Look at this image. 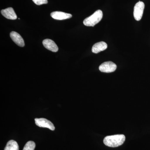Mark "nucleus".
Returning a JSON list of instances; mask_svg holds the SVG:
<instances>
[{
  "mask_svg": "<svg viewBox=\"0 0 150 150\" xmlns=\"http://www.w3.org/2000/svg\"><path fill=\"white\" fill-rule=\"evenodd\" d=\"M4 150H19L18 144L13 140H10L6 145Z\"/></svg>",
  "mask_w": 150,
  "mask_h": 150,
  "instance_id": "9b49d317",
  "label": "nucleus"
},
{
  "mask_svg": "<svg viewBox=\"0 0 150 150\" xmlns=\"http://www.w3.org/2000/svg\"><path fill=\"white\" fill-rule=\"evenodd\" d=\"M51 16L53 18L59 20L67 19L71 18L72 15L71 14L66 13L61 11H54L51 13Z\"/></svg>",
  "mask_w": 150,
  "mask_h": 150,
  "instance_id": "6e6552de",
  "label": "nucleus"
},
{
  "mask_svg": "<svg viewBox=\"0 0 150 150\" xmlns=\"http://www.w3.org/2000/svg\"><path fill=\"white\" fill-rule=\"evenodd\" d=\"M144 8V4L140 1L135 5L134 8V16L136 20L137 21L141 20L143 16Z\"/></svg>",
  "mask_w": 150,
  "mask_h": 150,
  "instance_id": "7ed1b4c3",
  "label": "nucleus"
},
{
  "mask_svg": "<svg viewBox=\"0 0 150 150\" xmlns=\"http://www.w3.org/2000/svg\"><path fill=\"white\" fill-rule=\"evenodd\" d=\"M33 2L37 5H41L47 4L48 3L47 0H32Z\"/></svg>",
  "mask_w": 150,
  "mask_h": 150,
  "instance_id": "ddd939ff",
  "label": "nucleus"
},
{
  "mask_svg": "<svg viewBox=\"0 0 150 150\" xmlns=\"http://www.w3.org/2000/svg\"><path fill=\"white\" fill-rule=\"evenodd\" d=\"M107 44L103 41L95 43L92 48V51L94 54H98L107 49Z\"/></svg>",
  "mask_w": 150,
  "mask_h": 150,
  "instance_id": "9d476101",
  "label": "nucleus"
},
{
  "mask_svg": "<svg viewBox=\"0 0 150 150\" xmlns=\"http://www.w3.org/2000/svg\"><path fill=\"white\" fill-rule=\"evenodd\" d=\"M103 16V14L102 11L98 10L91 16L85 19L83 22V24L86 26L93 27L101 21Z\"/></svg>",
  "mask_w": 150,
  "mask_h": 150,
  "instance_id": "f03ea898",
  "label": "nucleus"
},
{
  "mask_svg": "<svg viewBox=\"0 0 150 150\" xmlns=\"http://www.w3.org/2000/svg\"><path fill=\"white\" fill-rule=\"evenodd\" d=\"M2 15L6 18L11 20H16L17 16L12 8H8L1 11Z\"/></svg>",
  "mask_w": 150,
  "mask_h": 150,
  "instance_id": "1a4fd4ad",
  "label": "nucleus"
},
{
  "mask_svg": "<svg viewBox=\"0 0 150 150\" xmlns=\"http://www.w3.org/2000/svg\"><path fill=\"white\" fill-rule=\"evenodd\" d=\"M117 68V66L111 62H104L100 66L99 69L103 73H109L115 71Z\"/></svg>",
  "mask_w": 150,
  "mask_h": 150,
  "instance_id": "39448f33",
  "label": "nucleus"
},
{
  "mask_svg": "<svg viewBox=\"0 0 150 150\" xmlns=\"http://www.w3.org/2000/svg\"><path fill=\"white\" fill-rule=\"evenodd\" d=\"M43 44L45 48L52 52H56L59 50V48L56 43L51 39H46L43 40Z\"/></svg>",
  "mask_w": 150,
  "mask_h": 150,
  "instance_id": "423d86ee",
  "label": "nucleus"
},
{
  "mask_svg": "<svg viewBox=\"0 0 150 150\" xmlns=\"http://www.w3.org/2000/svg\"><path fill=\"white\" fill-rule=\"evenodd\" d=\"M10 35L12 40L18 46L20 47H23L25 46L24 40L19 33L15 31H12Z\"/></svg>",
  "mask_w": 150,
  "mask_h": 150,
  "instance_id": "0eeeda50",
  "label": "nucleus"
},
{
  "mask_svg": "<svg viewBox=\"0 0 150 150\" xmlns=\"http://www.w3.org/2000/svg\"><path fill=\"white\" fill-rule=\"evenodd\" d=\"M35 147V143L33 141H29L25 145L23 150H34Z\"/></svg>",
  "mask_w": 150,
  "mask_h": 150,
  "instance_id": "f8f14e48",
  "label": "nucleus"
},
{
  "mask_svg": "<svg viewBox=\"0 0 150 150\" xmlns=\"http://www.w3.org/2000/svg\"><path fill=\"white\" fill-rule=\"evenodd\" d=\"M35 124L38 127L48 128L51 131H54L55 129V126L53 123L46 118H36L35 119Z\"/></svg>",
  "mask_w": 150,
  "mask_h": 150,
  "instance_id": "20e7f679",
  "label": "nucleus"
},
{
  "mask_svg": "<svg viewBox=\"0 0 150 150\" xmlns=\"http://www.w3.org/2000/svg\"><path fill=\"white\" fill-rule=\"evenodd\" d=\"M126 139V137L123 134L107 136L104 138V144L110 147H117L123 144Z\"/></svg>",
  "mask_w": 150,
  "mask_h": 150,
  "instance_id": "f257e3e1",
  "label": "nucleus"
}]
</instances>
